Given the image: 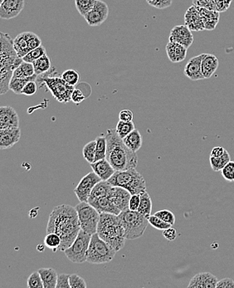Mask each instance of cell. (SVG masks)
Masks as SVG:
<instances>
[{
  "instance_id": "47",
  "label": "cell",
  "mask_w": 234,
  "mask_h": 288,
  "mask_svg": "<svg viewBox=\"0 0 234 288\" xmlns=\"http://www.w3.org/2000/svg\"><path fill=\"white\" fill-rule=\"evenodd\" d=\"M38 84L35 81H29L23 87L22 91V95L24 96H33L38 91Z\"/></svg>"
},
{
  "instance_id": "44",
  "label": "cell",
  "mask_w": 234,
  "mask_h": 288,
  "mask_svg": "<svg viewBox=\"0 0 234 288\" xmlns=\"http://www.w3.org/2000/svg\"><path fill=\"white\" fill-rule=\"evenodd\" d=\"M155 215L159 217V219H162L163 221L170 224L173 226L175 224V216L171 211L168 209H162L158 211L155 213Z\"/></svg>"
},
{
  "instance_id": "41",
  "label": "cell",
  "mask_w": 234,
  "mask_h": 288,
  "mask_svg": "<svg viewBox=\"0 0 234 288\" xmlns=\"http://www.w3.org/2000/svg\"><path fill=\"white\" fill-rule=\"evenodd\" d=\"M148 220H149L150 224L153 226L154 228H156V229H158V230H165L166 228L172 227V225L163 221L162 219H159V217L156 216L155 214L149 217Z\"/></svg>"
},
{
  "instance_id": "27",
  "label": "cell",
  "mask_w": 234,
  "mask_h": 288,
  "mask_svg": "<svg viewBox=\"0 0 234 288\" xmlns=\"http://www.w3.org/2000/svg\"><path fill=\"white\" fill-rule=\"evenodd\" d=\"M14 46L19 58H23L30 52L28 44L27 32H22L20 34L17 35L14 39Z\"/></svg>"
},
{
  "instance_id": "8",
  "label": "cell",
  "mask_w": 234,
  "mask_h": 288,
  "mask_svg": "<svg viewBox=\"0 0 234 288\" xmlns=\"http://www.w3.org/2000/svg\"><path fill=\"white\" fill-rule=\"evenodd\" d=\"M75 208L81 230L91 235L95 234L101 213L88 202H80Z\"/></svg>"
},
{
  "instance_id": "38",
  "label": "cell",
  "mask_w": 234,
  "mask_h": 288,
  "mask_svg": "<svg viewBox=\"0 0 234 288\" xmlns=\"http://www.w3.org/2000/svg\"><path fill=\"white\" fill-rule=\"evenodd\" d=\"M95 2L96 0H75L76 8L78 13L84 17L93 9Z\"/></svg>"
},
{
  "instance_id": "30",
  "label": "cell",
  "mask_w": 234,
  "mask_h": 288,
  "mask_svg": "<svg viewBox=\"0 0 234 288\" xmlns=\"http://www.w3.org/2000/svg\"><path fill=\"white\" fill-rule=\"evenodd\" d=\"M32 64L34 66L35 73L37 75H40V74L48 72L52 68L51 60L47 53L44 56H42L40 58L34 61Z\"/></svg>"
},
{
  "instance_id": "46",
  "label": "cell",
  "mask_w": 234,
  "mask_h": 288,
  "mask_svg": "<svg viewBox=\"0 0 234 288\" xmlns=\"http://www.w3.org/2000/svg\"><path fill=\"white\" fill-rule=\"evenodd\" d=\"M193 5L196 6L198 8L216 10L214 0H193Z\"/></svg>"
},
{
  "instance_id": "50",
  "label": "cell",
  "mask_w": 234,
  "mask_h": 288,
  "mask_svg": "<svg viewBox=\"0 0 234 288\" xmlns=\"http://www.w3.org/2000/svg\"><path fill=\"white\" fill-rule=\"evenodd\" d=\"M214 1L216 5V10L219 13L227 11L233 2V0H214Z\"/></svg>"
},
{
  "instance_id": "45",
  "label": "cell",
  "mask_w": 234,
  "mask_h": 288,
  "mask_svg": "<svg viewBox=\"0 0 234 288\" xmlns=\"http://www.w3.org/2000/svg\"><path fill=\"white\" fill-rule=\"evenodd\" d=\"M69 282L71 288H86L87 287L85 280L77 274L70 275Z\"/></svg>"
},
{
  "instance_id": "15",
  "label": "cell",
  "mask_w": 234,
  "mask_h": 288,
  "mask_svg": "<svg viewBox=\"0 0 234 288\" xmlns=\"http://www.w3.org/2000/svg\"><path fill=\"white\" fill-rule=\"evenodd\" d=\"M203 53L191 58L186 64L184 73L192 81H200L204 79L202 73V60Z\"/></svg>"
},
{
  "instance_id": "16",
  "label": "cell",
  "mask_w": 234,
  "mask_h": 288,
  "mask_svg": "<svg viewBox=\"0 0 234 288\" xmlns=\"http://www.w3.org/2000/svg\"><path fill=\"white\" fill-rule=\"evenodd\" d=\"M185 24L191 31L200 32L204 29V24L200 15L199 8L196 6H191L185 14Z\"/></svg>"
},
{
  "instance_id": "18",
  "label": "cell",
  "mask_w": 234,
  "mask_h": 288,
  "mask_svg": "<svg viewBox=\"0 0 234 288\" xmlns=\"http://www.w3.org/2000/svg\"><path fill=\"white\" fill-rule=\"evenodd\" d=\"M21 130L19 127L0 130V149H9L19 142Z\"/></svg>"
},
{
  "instance_id": "7",
  "label": "cell",
  "mask_w": 234,
  "mask_h": 288,
  "mask_svg": "<svg viewBox=\"0 0 234 288\" xmlns=\"http://www.w3.org/2000/svg\"><path fill=\"white\" fill-rule=\"evenodd\" d=\"M117 253L109 243L102 240L97 233L92 235L87 251V262L92 264L110 262Z\"/></svg>"
},
{
  "instance_id": "6",
  "label": "cell",
  "mask_w": 234,
  "mask_h": 288,
  "mask_svg": "<svg viewBox=\"0 0 234 288\" xmlns=\"http://www.w3.org/2000/svg\"><path fill=\"white\" fill-rule=\"evenodd\" d=\"M118 216L124 228L125 238L128 240H136L143 236L150 224L148 218L139 211L128 209L121 212Z\"/></svg>"
},
{
  "instance_id": "23",
  "label": "cell",
  "mask_w": 234,
  "mask_h": 288,
  "mask_svg": "<svg viewBox=\"0 0 234 288\" xmlns=\"http://www.w3.org/2000/svg\"><path fill=\"white\" fill-rule=\"evenodd\" d=\"M219 65V61L214 54L203 53L202 60V73L204 79H208L214 75Z\"/></svg>"
},
{
  "instance_id": "55",
  "label": "cell",
  "mask_w": 234,
  "mask_h": 288,
  "mask_svg": "<svg viewBox=\"0 0 234 288\" xmlns=\"http://www.w3.org/2000/svg\"><path fill=\"white\" fill-rule=\"evenodd\" d=\"M217 288H234V281L231 278H223L217 283Z\"/></svg>"
},
{
  "instance_id": "37",
  "label": "cell",
  "mask_w": 234,
  "mask_h": 288,
  "mask_svg": "<svg viewBox=\"0 0 234 288\" xmlns=\"http://www.w3.org/2000/svg\"><path fill=\"white\" fill-rule=\"evenodd\" d=\"M95 149H96V142L92 141L88 142L85 146L83 147V157L89 164H93L95 162Z\"/></svg>"
},
{
  "instance_id": "33",
  "label": "cell",
  "mask_w": 234,
  "mask_h": 288,
  "mask_svg": "<svg viewBox=\"0 0 234 288\" xmlns=\"http://www.w3.org/2000/svg\"><path fill=\"white\" fill-rule=\"evenodd\" d=\"M230 160H231V159H230V155L228 152V150H225V152H224L223 156H220V157H211L210 156V158H209L212 170L215 171V172H218V171L223 170V167Z\"/></svg>"
},
{
  "instance_id": "57",
  "label": "cell",
  "mask_w": 234,
  "mask_h": 288,
  "mask_svg": "<svg viewBox=\"0 0 234 288\" xmlns=\"http://www.w3.org/2000/svg\"><path fill=\"white\" fill-rule=\"evenodd\" d=\"M151 1H152V0H146V2H147V3H149V2H151Z\"/></svg>"
},
{
  "instance_id": "28",
  "label": "cell",
  "mask_w": 234,
  "mask_h": 288,
  "mask_svg": "<svg viewBox=\"0 0 234 288\" xmlns=\"http://www.w3.org/2000/svg\"><path fill=\"white\" fill-rule=\"evenodd\" d=\"M37 78H38L37 74H35L32 77H29V78H13L10 81V84H9V89L17 95L22 94V91H23V87H25V85L29 81H36Z\"/></svg>"
},
{
  "instance_id": "36",
  "label": "cell",
  "mask_w": 234,
  "mask_h": 288,
  "mask_svg": "<svg viewBox=\"0 0 234 288\" xmlns=\"http://www.w3.org/2000/svg\"><path fill=\"white\" fill-rule=\"evenodd\" d=\"M135 130V124L133 121H123L119 120L116 125V132L120 137L124 139L130 132Z\"/></svg>"
},
{
  "instance_id": "14",
  "label": "cell",
  "mask_w": 234,
  "mask_h": 288,
  "mask_svg": "<svg viewBox=\"0 0 234 288\" xmlns=\"http://www.w3.org/2000/svg\"><path fill=\"white\" fill-rule=\"evenodd\" d=\"M131 193L125 189L118 186H112L109 193V198L121 212L129 209V203Z\"/></svg>"
},
{
  "instance_id": "54",
  "label": "cell",
  "mask_w": 234,
  "mask_h": 288,
  "mask_svg": "<svg viewBox=\"0 0 234 288\" xmlns=\"http://www.w3.org/2000/svg\"><path fill=\"white\" fill-rule=\"evenodd\" d=\"M163 235H164V237H165L168 241H170V242L173 241L177 238L176 229H174L172 227L166 228L165 230H163Z\"/></svg>"
},
{
  "instance_id": "49",
  "label": "cell",
  "mask_w": 234,
  "mask_h": 288,
  "mask_svg": "<svg viewBox=\"0 0 234 288\" xmlns=\"http://www.w3.org/2000/svg\"><path fill=\"white\" fill-rule=\"evenodd\" d=\"M70 275L62 273L58 275V283L56 288H71L69 282Z\"/></svg>"
},
{
  "instance_id": "34",
  "label": "cell",
  "mask_w": 234,
  "mask_h": 288,
  "mask_svg": "<svg viewBox=\"0 0 234 288\" xmlns=\"http://www.w3.org/2000/svg\"><path fill=\"white\" fill-rule=\"evenodd\" d=\"M62 244L61 237L55 233H49L47 234L45 239H44V245L47 248H49L51 250L56 253L57 251L59 250V248Z\"/></svg>"
},
{
  "instance_id": "13",
  "label": "cell",
  "mask_w": 234,
  "mask_h": 288,
  "mask_svg": "<svg viewBox=\"0 0 234 288\" xmlns=\"http://www.w3.org/2000/svg\"><path fill=\"white\" fill-rule=\"evenodd\" d=\"M24 0H3L0 3V17L2 19H12L23 11Z\"/></svg>"
},
{
  "instance_id": "22",
  "label": "cell",
  "mask_w": 234,
  "mask_h": 288,
  "mask_svg": "<svg viewBox=\"0 0 234 288\" xmlns=\"http://www.w3.org/2000/svg\"><path fill=\"white\" fill-rule=\"evenodd\" d=\"M91 166L93 171L101 178V180L104 181H107L116 172L115 169L107 159H102L95 161L91 164Z\"/></svg>"
},
{
  "instance_id": "53",
  "label": "cell",
  "mask_w": 234,
  "mask_h": 288,
  "mask_svg": "<svg viewBox=\"0 0 234 288\" xmlns=\"http://www.w3.org/2000/svg\"><path fill=\"white\" fill-rule=\"evenodd\" d=\"M133 112L129 109L122 110L121 112L119 113V120L123 121H133Z\"/></svg>"
},
{
  "instance_id": "25",
  "label": "cell",
  "mask_w": 234,
  "mask_h": 288,
  "mask_svg": "<svg viewBox=\"0 0 234 288\" xmlns=\"http://www.w3.org/2000/svg\"><path fill=\"white\" fill-rule=\"evenodd\" d=\"M38 272L40 274L44 288H56L58 283V274L52 268H39Z\"/></svg>"
},
{
  "instance_id": "1",
  "label": "cell",
  "mask_w": 234,
  "mask_h": 288,
  "mask_svg": "<svg viewBox=\"0 0 234 288\" xmlns=\"http://www.w3.org/2000/svg\"><path fill=\"white\" fill-rule=\"evenodd\" d=\"M81 231L78 212L70 205H58L50 213L47 226V234L55 233L61 237L59 250H66L73 244Z\"/></svg>"
},
{
  "instance_id": "21",
  "label": "cell",
  "mask_w": 234,
  "mask_h": 288,
  "mask_svg": "<svg viewBox=\"0 0 234 288\" xmlns=\"http://www.w3.org/2000/svg\"><path fill=\"white\" fill-rule=\"evenodd\" d=\"M90 205L95 208L99 213H109L119 215L121 213V210L113 204L112 201L109 198V195L106 197H102L100 199H93V200H88Z\"/></svg>"
},
{
  "instance_id": "35",
  "label": "cell",
  "mask_w": 234,
  "mask_h": 288,
  "mask_svg": "<svg viewBox=\"0 0 234 288\" xmlns=\"http://www.w3.org/2000/svg\"><path fill=\"white\" fill-rule=\"evenodd\" d=\"M96 149H95V161L106 159L107 157V142L106 136H97L95 139Z\"/></svg>"
},
{
  "instance_id": "26",
  "label": "cell",
  "mask_w": 234,
  "mask_h": 288,
  "mask_svg": "<svg viewBox=\"0 0 234 288\" xmlns=\"http://www.w3.org/2000/svg\"><path fill=\"white\" fill-rule=\"evenodd\" d=\"M123 140L125 144L133 152H137L142 146V136L139 130H135L130 132Z\"/></svg>"
},
{
  "instance_id": "24",
  "label": "cell",
  "mask_w": 234,
  "mask_h": 288,
  "mask_svg": "<svg viewBox=\"0 0 234 288\" xmlns=\"http://www.w3.org/2000/svg\"><path fill=\"white\" fill-rule=\"evenodd\" d=\"M205 30H214L219 22L220 13L217 10L199 8Z\"/></svg>"
},
{
  "instance_id": "5",
  "label": "cell",
  "mask_w": 234,
  "mask_h": 288,
  "mask_svg": "<svg viewBox=\"0 0 234 288\" xmlns=\"http://www.w3.org/2000/svg\"><path fill=\"white\" fill-rule=\"evenodd\" d=\"M47 72L38 75L36 82L39 87H46L58 102L67 103L72 101V94L76 87L71 86L59 77H47Z\"/></svg>"
},
{
  "instance_id": "42",
  "label": "cell",
  "mask_w": 234,
  "mask_h": 288,
  "mask_svg": "<svg viewBox=\"0 0 234 288\" xmlns=\"http://www.w3.org/2000/svg\"><path fill=\"white\" fill-rule=\"evenodd\" d=\"M28 288H44V283L41 277L40 274L38 272H32L29 276L28 279Z\"/></svg>"
},
{
  "instance_id": "51",
  "label": "cell",
  "mask_w": 234,
  "mask_h": 288,
  "mask_svg": "<svg viewBox=\"0 0 234 288\" xmlns=\"http://www.w3.org/2000/svg\"><path fill=\"white\" fill-rule=\"evenodd\" d=\"M87 98V96L84 95L82 91L78 88H75L72 94V101L75 104H80Z\"/></svg>"
},
{
  "instance_id": "2",
  "label": "cell",
  "mask_w": 234,
  "mask_h": 288,
  "mask_svg": "<svg viewBox=\"0 0 234 288\" xmlns=\"http://www.w3.org/2000/svg\"><path fill=\"white\" fill-rule=\"evenodd\" d=\"M107 159L116 171L127 170L136 168L138 164L136 153L128 148L116 130H107Z\"/></svg>"
},
{
  "instance_id": "10",
  "label": "cell",
  "mask_w": 234,
  "mask_h": 288,
  "mask_svg": "<svg viewBox=\"0 0 234 288\" xmlns=\"http://www.w3.org/2000/svg\"><path fill=\"white\" fill-rule=\"evenodd\" d=\"M100 181H101V178L94 171L84 176L74 190L78 200L80 202L88 201L93 188Z\"/></svg>"
},
{
  "instance_id": "19",
  "label": "cell",
  "mask_w": 234,
  "mask_h": 288,
  "mask_svg": "<svg viewBox=\"0 0 234 288\" xmlns=\"http://www.w3.org/2000/svg\"><path fill=\"white\" fill-rule=\"evenodd\" d=\"M217 277L210 272H201L195 275L188 285V288H215L217 287Z\"/></svg>"
},
{
  "instance_id": "3",
  "label": "cell",
  "mask_w": 234,
  "mask_h": 288,
  "mask_svg": "<svg viewBox=\"0 0 234 288\" xmlns=\"http://www.w3.org/2000/svg\"><path fill=\"white\" fill-rule=\"evenodd\" d=\"M96 233L116 252L122 250L125 246L126 238L118 215L109 213H101Z\"/></svg>"
},
{
  "instance_id": "48",
  "label": "cell",
  "mask_w": 234,
  "mask_h": 288,
  "mask_svg": "<svg viewBox=\"0 0 234 288\" xmlns=\"http://www.w3.org/2000/svg\"><path fill=\"white\" fill-rule=\"evenodd\" d=\"M148 3L156 9H165L172 5L173 0H152Z\"/></svg>"
},
{
  "instance_id": "9",
  "label": "cell",
  "mask_w": 234,
  "mask_h": 288,
  "mask_svg": "<svg viewBox=\"0 0 234 288\" xmlns=\"http://www.w3.org/2000/svg\"><path fill=\"white\" fill-rule=\"evenodd\" d=\"M92 235L83 230L77 237L73 244L64 251V254L71 262L74 263H83L87 262V251L89 248Z\"/></svg>"
},
{
  "instance_id": "31",
  "label": "cell",
  "mask_w": 234,
  "mask_h": 288,
  "mask_svg": "<svg viewBox=\"0 0 234 288\" xmlns=\"http://www.w3.org/2000/svg\"><path fill=\"white\" fill-rule=\"evenodd\" d=\"M34 66L31 63L23 61L20 66L15 70L13 78H29L35 75Z\"/></svg>"
},
{
  "instance_id": "40",
  "label": "cell",
  "mask_w": 234,
  "mask_h": 288,
  "mask_svg": "<svg viewBox=\"0 0 234 288\" xmlns=\"http://www.w3.org/2000/svg\"><path fill=\"white\" fill-rule=\"evenodd\" d=\"M47 50L43 45H41L40 47H38L37 48L33 49L32 51L23 57V61L28 62V63H31L32 64L34 61L37 60L38 58H40L42 56H44V54H46Z\"/></svg>"
},
{
  "instance_id": "32",
  "label": "cell",
  "mask_w": 234,
  "mask_h": 288,
  "mask_svg": "<svg viewBox=\"0 0 234 288\" xmlns=\"http://www.w3.org/2000/svg\"><path fill=\"white\" fill-rule=\"evenodd\" d=\"M138 211L146 218H149L151 215L152 199H151V195L148 193L147 191L140 193V204Z\"/></svg>"
},
{
  "instance_id": "17",
  "label": "cell",
  "mask_w": 234,
  "mask_h": 288,
  "mask_svg": "<svg viewBox=\"0 0 234 288\" xmlns=\"http://www.w3.org/2000/svg\"><path fill=\"white\" fill-rule=\"evenodd\" d=\"M19 127V117L17 112L11 107L0 108V130Z\"/></svg>"
},
{
  "instance_id": "11",
  "label": "cell",
  "mask_w": 234,
  "mask_h": 288,
  "mask_svg": "<svg viewBox=\"0 0 234 288\" xmlns=\"http://www.w3.org/2000/svg\"><path fill=\"white\" fill-rule=\"evenodd\" d=\"M108 15L109 8L107 3L101 0H96L95 5L88 14L84 16V18L90 26H100L107 20Z\"/></svg>"
},
{
  "instance_id": "52",
  "label": "cell",
  "mask_w": 234,
  "mask_h": 288,
  "mask_svg": "<svg viewBox=\"0 0 234 288\" xmlns=\"http://www.w3.org/2000/svg\"><path fill=\"white\" fill-rule=\"evenodd\" d=\"M140 204V194L131 195L129 203V209L132 211H138Z\"/></svg>"
},
{
  "instance_id": "12",
  "label": "cell",
  "mask_w": 234,
  "mask_h": 288,
  "mask_svg": "<svg viewBox=\"0 0 234 288\" xmlns=\"http://www.w3.org/2000/svg\"><path fill=\"white\" fill-rule=\"evenodd\" d=\"M194 35L186 25H177L171 29L169 42L181 44L185 48H190L194 43Z\"/></svg>"
},
{
  "instance_id": "4",
  "label": "cell",
  "mask_w": 234,
  "mask_h": 288,
  "mask_svg": "<svg viewBox=\"0 0 234 288\" xmlns=\"http://www.w3.org/2000/svg\"><path fill=\"white\" fill-rule=\"evenodd\" d=\"M107 182L111 186L124 188L132 195L140 194L146 191L145 179L141 174H140L136 170V168L122 171H116Z\"/></svg>"
},
{
  "instance_id": "20",
  "label": "cell",
  "mask_w": 234,
  "mask_h": 288,
  "mask_svg": "<svg viewBox=\"0 0 234 288\" xmlns=\"http://www.w3.org/2000/svg\"><path fill=\"white\" fill-rule=\"evenodd\" d=\"M165 50H166L168 58L173 64H178L183 62L187 57V52H188L187 48H185L181 44L172 43V42L168 43L165 47Z\"/></svg>"
},
{
  "instance_id": "29",
  "label": "cell",
  "mask_w": 234,
  "mask_h": 288,
  "mask_svg": "<svg viewBox=\"0 0 234 288\" xmlns=\"http://www.w3.org/2000/svg\"><path fill=\"white\" fill-rule=\"evenodd\" d=\"M111 187L112 186L108 182L101 180V181L97 183L94 186V188H93V191L91 193V195H90L88 200L100 199V198H102V197H106V196L109 195Z\"/></svg>"
},
{
  "instance_id": "39",
  "label": "cell",
  "mask_w": 234,
  "mask_h": 288,
  "mask_svg": "<svg viewBox=\"0 0 234 288\" xmlns=\"http://www.w3.org/2000/svg\"><path fill=\"white\" fill-rule=\"evenodd\" d=\"M62 78L71 86L75 87L80 81V74L75 69H67L62 74Z\"/></svg>"
},
{
  "instance_id": "56",
  "label": "cell",
  "mask_w": 234,
  "mask_h": 288,
  "mask_svg": "<svg viewBox=\"0 0 234 288\" xmlns=\"http://www.w3.org/2000/svg\"><path fill=\"white\" fill-rule=\"evenodd\" d=\"M225 149L222 146L214 147L211 150V154L210 156L211 157H220L223 156L224 152H225Z\"/></svg>"
},
{
  "instance_id": "43",
  "label": "cell",
  "mask_w": 234,
  "mask_h": 288,
  "mask_svg": "<svg viewBox=\"0 0 234 288\" xmlns=\"http://www.w3.org/2000/svg\"><path fill=\"white\" fill-rule=\"evenodd\" d=\"M221 175L226 181L234 182V161H230L226 164L223 170H221Z\"/></svg>"
}]
</instances>
